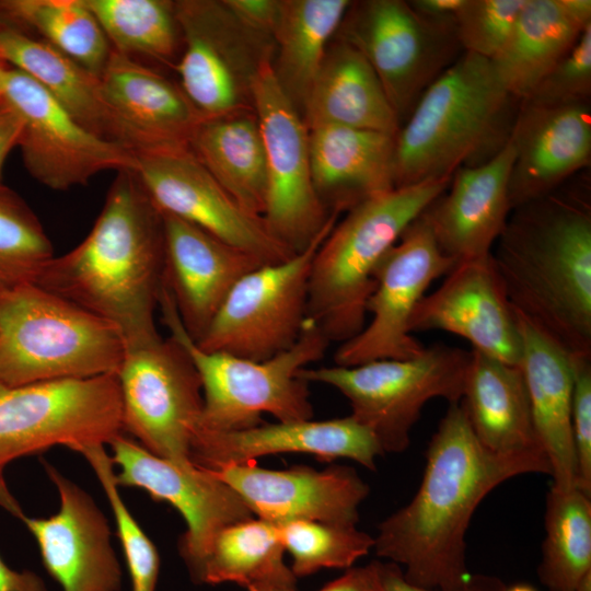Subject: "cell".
Returning a JSON list of instances; mask_svg holds the SVG:
<instances>
[{
  "label": "cell",
  "instance_id": "f907efd6",
  "mask_svg": "<svg viewBox=\"0 0 591 591\" xmlns=\"http://www.w3.org/2000/svg\"><path fill=\"white\" fill-rule=\"evenodd\" d=\"M0 591H47V588L35 572L13 570L0 556Z\"/></svg>",
  "mask_w": 591,
  "mask_h": 591
},
{
  "label": "cell",
  "instance_id": "484cf974",
  "mask_svg": "<svg viewBox=\"0 0 591 591\" xmlns=\"http://www.w3.org/2000/svg\"><path fill=\"white\" fill-rule=\"evenodd\" d=\"M514 146H506L488 162L457 169L447 189L420 215L440 251L455 263L485 257L512 211L509 178Z\"/></svg>",
  "mask_w": 591,
  "mask_h": 591
},
{
  "label": "cell",
  "instance_id": "8992f818",
  "mask_svg": "<svg viewBox=\"0 0 591 591\" xmlns=\"http://www.w3.org/2000/svg\"><path fill=\"white\" fill-rule=\"evenodd\" d=\"M126 354L111 323L39 287L0 289V383L117 373Z\"/></svg>",
  "mask_w": 591,
  "mask_h": 591
},
{
  "label": "cell",
  "instance_id": "db71d44e",
  "mask_svg": "<svg viewBox=\"0 0 591 591\" xmlns=\"http://www.w3.org/2000/svg\"><path fill=\"white\" fill-rule=\"evenodd\" d=\"M0 507L19 519H21L25 514L21 506L19 505V502L10 493L5 484L3 474L1 473H0Z\"/></svg>",
  "mask_w": 591,
  "mask_h": 591
},
{
  "label": "cell",
  "instance_id": "5bb4252c",
  "mask_svg": "<svg viewBox=\"0 0 591 591\" xmlns=\"http://www.w3.org/2000/svg\"><path fill=\"white\" fill-rule=\"evenodd\" d=\"M252 96L267 164L263 219L279 241L299 253L318 235L335 210L331 211L316 193L309 129L278 83L271 62L257 72Z\"/></svg>",
  "mask_w": 591,
  "mask_h": 591
},
{
  "label": "cell",
  "instance_id": "ee69618b",
  "mask_svg": "<svg viewBox=\"0 0 591 591\" xmlns=\"http://www.w3.org/2000/svg\"><path fill=\"white\" fill-rule=\"evenodd\" d=\"M572 367L571 429L577 488L591 497V357L570 356Z\"/></svg>",
  "mask_w": 591,
  "mask_h": 591
},
{
  "label": "cell",
  "instance_id": "8fae6325",
  "mask_svg": "<svg viewBox=\"0 0 591 591\" xmlns=\"http://www.w3.org/2000/svg\"><path fill=\"white\" fill-rule=\"evenodd\" d=\"M182 50L174 70L204 118L254 109L252 86L274 39L244 26L223 0L174 1Z\"/></svg>",
  "mask_w": 591,
  "mask_h": 591
},
{
  "label": "cell",
  "instance_id": "f35d334b",
  "mask_svg": "<svg viewBox=\"0 0 591 591\" xmlns=\"http://www.w3.org/2000/svg\"><path fill=\"white\" fill-rule=\"evenodd\" d=\"M53 257V245L36 215L0 183V289L35 283Z\"/></svg>",
  "mask_w": 591,
  "mask_h": 591
},
{
  "label": "cell",
  "instance_id": "4dcf8cb0",
  "mask_svg": "<svg viewBox=\"0 0 591 591\" xmlns=\"http://www.w3.org/2000/svg\"><path fill=\"white\" fill-rule=\"evenodd\" d=\"M188 147L244 210L263 218L267 164L254 109L202 118Z\"/></svg>",
  "mask_w": 591,
  "mask_h": 591
},
{
  "label": "cell",
  "instance_id": "ac0fdd59",
  "mask_svg": "<svg viewBox=\"0 0 591 591\" xmlns=\"http://www.w3.org/2000/svg\"><path fill=\"white\" fill-rule=\"evenodd\" d=\"M109 445L112 461L119 467L115 473L118 486L140 488L183 515L187 530L181 537L179 553L190 576L222 528L253 518L242 498L209 470L157 456L124 434Z\"/></svg>",
  "mask_w": 591,
  "mask_h": 591
},
{
  "label": "cell",
  "instance_id": "b9f144b4",
  "mask_svg": "<svg viewBox=\"0 0 591 591\" xmlns=\"http://www.w3.org/2000/svg\"><path fill=\"white\" fill-rule=\"evenodd\" d=\"M525 0H466L455 19L464 53L493 59L507 42Z\"/></svg>",
  "mask_w": 591,
  "mask_h": 591
},
{
  "label": "cell",
  "instance_id": "681fc988",
  "mask_svg": "<svg viewBox=\"0 0 591 591\" xmlns=\"http://www.w3.org/2000/svg\"><path fill=\"white\" fill-rule=\"evenodd\" d=\"M466 0H410V8L422 18L442 24H455Z\"/></svg>",
  "mask_w": 591,
  "mask_h": 591
},
{
  "label": "cell",
  "instance_id": "9a60e30c",
  "mask_svg": "<svg viewBox=\"0 0 591 591\" xmlns=\"http://www.w3.org/2000/svg\"><path fill=\"white\" fill-rule=\"evenodd\" d=\"M132 172L161 215L199 227L256 256L265 265L297 253L279 241L264 219L244 210L188 146L136 152Z\"/></svg>",
  "mask_w": 591,
  "mask_h": 591
},
{
  "label": "cell",
  "instance_id": "9f6ffc18",
  "mask_svg": "<svg viewBox=\"0 0 591 591\" xmlns=\"http://www.w3.org/2000/svg\"><path fill=\"white\" fill-rule=\"evenodd\" d=\"M570 591H591V573H588L573 589Z\"/></svg>",
  "mask_w": 591,
  "mask_h": 591
},
{
  "label": "cell",
  "instance_id": "52a82bcc",
  "mask_svg": "<svg viewBox=\"0 0 591 591\" xmlns=\"http://www.w3.org/2000/svg\"><path fill=\"white\" fill-rule=\"evenodd\" d=\"M158 308L170 336L187 351L201 381L204 405L197 432L252 428L262 424L263 414L278 421L313 418L309 383L299 373L321 360L331 341L312 320H305L291 348L270 359L252 361L201 350L183 327L164 283Z\"/></svg>",
  "mask_w": 591,
  "mask_h": 591
},
{
  "label": "cell",
  "instance_id": "680465c9",
  "mask_svg": "<svg viewBox=\"0 0 591 591\" xmlns=\"http://www.w3.org/2000/svg\"><path fill=\"white\" fill-rule=\"evenodd\" d=\"M0 21H1V19H0Z\"/></svg>",
  "mask_w": 591,
  "mask_h": 591
},
{
  "label": "cell",
  "instance_id": "4fadbf2b",
  "mask_svg": "<svg viewBox=\"0 0 591 591\" xmlns=\"http://www.w3.org/2000/svg\"><path fill=\"white\" fill-rule=\"evenodd\" d=\"M123 430L150 453L192 465L204 398L199 374L172 336L127 350L117 372Z\"/></svg>",
  "mask_w": 591,
  "mask_h": 591
},
{
  "label": "cell",
  "instance_id": "60d3db41",
  "mask_svg": "<svg viewBox=\"0 0 591 591\" xmlns=\"http://www.w3.org/2000/svg\"><path fill=\"white\" fill-rule=\"evenodd\" d=\"M74 451L88 461L111 505L132 591H155L160 556L155 545L132 517L120 496L112 457L104 444L83 445Z\"/></svg>",
  "mask_w": 591,
  "mask_h": 591
},
{
  "label": "cell",
  "instance_id": "603a6c76",
  "mask_svg": "<svg viewBox=\"0 0 591 591\" xmlns=\"http://www.w3.org/2000/svg\"><path fill=\"white\" fill-rule=\"evenodd\" d=\"M161 216L163 283L186 333L198 341L236 282L265 264L195 224Z\"/></svg>",
  "mask_w": 591,
  "mask_h": 591
},
{
  "label": "cell",
  "instance_id": "2e32d148",
  "mask_svg": "<svg viewBox=\"0 0 591 591\" xmlns=\"http://www.w3.org/2000/svg\"><path fill=\"white\" fill-rule=\"evenodd\" d=\"M455 264L440 251L424 218L415 219L379 263L375 289L367 303L371 321L340 344L334 354L335 364L354 367L421 354L425 347L408 329L412 314L429 286Z\"/></svg>",
  "mask_w": 591,
  "mask_h": 591
},
{
  "label": "cell",
  "instance_id": "6f0895ef",
  "mask_svg": "<svg viewBox=\"0 0 591 591\" xmlns=\"http://www.w3.org/2000/svg\"><path fill=\"white\" fill-rule=\"evenodd\" d=\"M503 591H536V590L530 584L518 583L511 587H506Z\"/></svg>",
  "mask_w": 591,
  "mask_h": 591
},
{
  "label": "cell",
  "instance_id": "d4e9b609",
  "mask_svg": "<svg viewBox=\"0 0 591 591\" xmlns=\"http://www.w3.org/2000/svg\"><path fill=\"white\" fill-rule=\"evenodd\" d=\"M279 453H306L324 461L351 459L373 471L376 457L384 451L373 433L349 415L323 421L259 424L233 431H198L190 460L196 466L213 471Z\"/></svg>",
  "mask_w": 591,
  "mask_h": 591
},
{
  "label": "cell",
  "instance_id": "f1b7e54d",
  "mask_svg": "<svg viewBox=\"0 0 591 591\" xmlns=\"http://www.w3.org/2000/svg\"><path fill=\"white\" fill-rule=\"evenodd\" d=\"M301 117L312 129L337 125L396 136L401 124L376 73L350 44L334 37Z\"/></svg>",
  "mask_w": 591,
  "mask_h": 591
},
{
  "label": "cell",
  "instance_id": "5b68a950",
  "mask_svg": "<svg viewBox=\"0 0 591 591\" xmlns=\"http://www.w3.org/2000/svg\"><path fill=\"white\" fill-rule=\"evenodd\" d=\"M450 181L393 188L363 200L336 222L312 260L308 301V317L331 343L343 344L363 329L379 263Z\"/></svg>",
  "mask_w": 591,
  "mask_h": 591
},
{
  "label": "cell",
  "instance_id": "7a4b0ae2",
  "mask_svg": "<svg viewBox=\"0 0 591 591\" xmlns=\"http://www.w3.org/2000/svg\"><path fill=\"white\" fill-rule=\"evenodd\" d=\"M163 268L162 216L132 170H121L86 237L35 283L111 323L127 351L162 338L154 314Z\"/></svg>",
  "mask_w": 591,
  "mask_h": 591
},
{
  "label": "cell",
  "instance_id": "8d00e7d4",
  "mask_svg": "<svg viewBox=\"0 0 591 591\" xmlns=\"http://www.w3.org/2000/svg\"><path fill=\"white\" fill-rule=\"evenodd\" d=\"M113 49L143 56L174 69L182 38L174 1L84 0Z\"/></svg>",
  "mask_w": 591,
  "mask_h": 591
},
{
  "label": "cell",
  "instance_id": "7402d4cb",
  "mask_svg": "<svg viewBox=\"0 0 591 591\" xmlns=\"http://www.w3.org/2000/svg\"><path fill=\"white\" fill-rule=\"evenodd\" d=\"M99 80L114 141L134 153L188 146L204 118L179 84L113 48Z\"/></svg>",
  "mask_w": 591,
  "mask_h": 591
},
{
  "label": "cell",
  "instance_id": "ba28073f",
  "mask_svg": "<svg viewBox=\"0 0 591 591\" xmlns=\"http://www.w3.org/2000/svg\"><path fill=\"white\" fill-rule=\"evenodd\" d=\"M471 351L434 344L410 359H381L354 367L304 368L299 376L338 390L351 416L368 428L384 453L405 451L426 403L463 396Z\"/></svg>",
  "mask_w": 591,
  "mask_h": 591
},
{
  "label": "cell",
  "instance_id": "f546056e",
  "mask_svg": "<svg viewBox=\"0 0 591 591\" xmlns=\"http://www.w3.org/2000/svg\"><path fill=\"white\" fill-rule=\"evenodd\" d=\"M460 403L474 434L486 449L505 455H545L536 437L520 366L472 349Z\"/></svg>",
  "mask_w": 591,
  "mask_h": 591
},
{
  "label": "cell",
  "instance_id": "ffe728a7",
  "mask_svg": "<svg viewBox=\"0 0 591 591\" xmlns=\"http://www.w3.org/2000/svg\"><path fill=\"white\" fill-rule=\"evenodd\" d=\"M408 329L449 332L505 363L521 361L518 323L491 254L456 263L442 285L418 302Z\"/></svg>",
  "mask_w": 591,
  "mask_h": 591
},
{
  "label": "cell",
  "instance_id": "1f68e13d",
  "mask_svg": "<svg viewBox=\"0 0 591 591\" xmlns=\"http://www.w3.org/2000/svg\"><path fill=\"white\" fill-rule=\"evenodd\" d=\"M0 56L43 86L83 128L115 142L99 77L46 42L3 20L0 21Z\"/></svg>",
  "mask_w": 591,
  "mask_h": 591
},
{
  "label": "cell",
  "instance_id": "9c48e42d",
  "mask_svg": "<svg viewBox=\"0 0 591 591\" xmlns=\"http://www.w3.org/2000/svg\"><path fill=\"white\" fill-rule=\"evenodd\" d=\"M117 373L10 386L0 383V473L55 445L72 451L123 434Z\"/></svg>",
  "mask_w": 591,
  "mask_h": 591
},
{
  "label": "cell",
  "instance_id": "816d5d0a",
  "mask_svg": "<svg viewBox=\"0 0 591 591\" xmlns=\"http://www.w3.org/2000/svg\"><path fill=\"white\" fill-rule=\"evenodd\" d=\"M297 577L285 563L250 583L247 591H297Z\"/></svg>",
  "mask_w": 591,
  "mask_h": 591
},
{
  "label": "cell",
  "instance_id": "11a10c76",
  "mask_svg": "<svg viewBox=\"0 0 591 591\" xmlns=\"http://www.w3.org/2000/svg\"><path fill=\"white\" fill-rule=\"evenodd\" d=\"M11 66L0 56V99L3 97L8 73Z\"/></svg>",
  "mask_w": 591,
  "mask_h": 591
},
{
  "label": "cell",
  "instance_id": "bcb514c9",
  "mask_svg": "<svg viewBox=\"0 0 591 591\" xmlns=\"http://www.w3.org/2000/svg\"><path fill=\"white\" fill-rule=\"evenodd\" d=\"M381 590L380 591H434L409 583L402 568L392 561L379 560ZM505 583L497 577L472 575L464 588L459 591H503Z\"/></svg>",
  "mask_w": 591,
  "mask_h": 591
},
{
  "label": "cell",
  "instance_id": "44dd1931",
  "mask_svg": "<svg viewBox=\"0 0 591 591\" xmlns=\"http://www.w3.org/2000/svg\"><path fill=\"white\" fill-rule=\"evenodd\" d=\"M210 472L232 488L253 514L276 525L297 520L356 525L359 506L369 495V486L345 465L323 471L301 465L268 470L250 462Z\"/></svg>",
  "mask_w": 591,
  "mask_h": 591
},
{
  "label": "cell",
  "instance_id": "ab89813d",
  "mask_svg": "<svg viewBox=\"0 0 591 591\" xmlns=\"http://www.w3.org/2000/svg\"><path fill=\"white\" fill-rule=\"evenodd\" d=\"M277 526L297 578L324 568L349 569L374 545V538L356 525L297 520Z\"/></svg>",
  "mask_w": 591,
  "mask_h": 591
},
{
  "label": "cell",
  "instance_id": "d6986e66",
  "mask_svg": "<svg viewBox=\"0 0 591 591\" xmlns=\"http://www.w3.org/2000/svg\"><path fill=\"white\" fill-rule=\"evenodd\" d=\"M56 486L60 507L49 518L20 520L35 537L43 565L63 591H119L121 568L111 543V529L92 497L40 460Z\"/></svg>",
  "mask_w": 591,
  "mask_h": 591
},
{
  "label": "cell",
  "instance_id": "cb8c5ba5",
  "mask_svg": "<svg viewBox=\"0 0 591 591\" xmlns=\"http://www.w3.org/2000/svg\"><path fill=\"white\" fill-rule=\"evenodd\" d=\"M510 138L511 209L546 196L590 165V102L538 106L520 102Z\"/></svg>",
  "mask_w": 591,
  "mask_h": 591
},
{
  "label": "cell",
  "instance_id": "e0dca14e",
  "mask_svg": "<svg viewBox=\"0 0 591 591\" xmlns=\"http://www.w3.org/2000/svg\"><path fill=\"white\" fill-rule=\"evenodd\" d=\"M3 97L23 120L18 147L24 165L46 187L67 190L106 170L134 169V152L83 128L22 71L10 68Z\"/></svg>",
  "mask_w": 591,
  "mask_h": 591
},
{
  "label": "cell",
  "instance_id": "f5cc1de1",
  "mask_svg": "<svg viewBox=\"0 0 591 591\" xmlns=\"http://www.w3.org/2000/svg\"><path fill=\"white\" fill-rule=\"evenodd\" d=\"M560 5L568 16L581 27L591 24L590 0H559Z\"/></svg>",
  "mask_w": 591,
  "mask_h": 591
},
{
  "label": "cell",
  "instance_id": "74e56055",
  "mask_svg": "<svg viewBox=\"0 0 591 591\" xmlns=\"http://www.w3.org/2000/svg\"><path fill=\"white\" fill-rule=\"evenodd\" d=\"M278 526L251 518L222 528L192 576L197 583L247 587L283 564Z\"/></svg>",
  "mask_w": 591,
  "mask_h": 591
},
{
  "label": "cell",
  "instance_id": "7dc6e473",
  "mask_svg": "<svg viewBox=\"0 0 591 591\" xmlns=\"http://www.w3.org/2000/svg\"><path fill=\"white\" fill-rule=\"evenodd\" d=\"M381 578L379 560L368 565L351 567L339 578L328 582L317 591H380Z\"/></svg>",
  "mask_w": 591,
  "mask_h": 591
},
{
  "label": "cell",
  "instance_id": "3957f363",
  "mask_svg": "<svg viewBox=\"0 0 591 591\" xmlns=\"http://www.w3.org/2000/svg\"><path fill=\"white\" fill-rule=\"evenodd\" d=\"M564 185L512 209L490 254L512 309L569 356L591 357L590 186Z\"/></svg>",
  "mask_w": 591,
  "mask_h": 591
},
{
  "label": "cell",
  "instance_id": "4316f807",
  "mask_svg": "<svg viewBox=\"0 0 591 591\" xmlns=\"http://www.w3.org/2000/svg\"><path fill=\"white\" fill-rule=\"evenodd\" d=\"M513 312L522 345L519 366L526 385L536 437L549 463L552 486L560 490L577 488L570 356L523 315Z\"/></svg>",
  "mask_w": 591,
  "mask_h": 591
},
{
  "label": "cell",
  "instance_id": "d6a6232c",
  "mask_svg": "<svg viewBox=\"0 0 591 591\" xmlns=\"http://www.w3.org/2000/svg\"><path fill=\"white\" fill-rule=\"evenodd\" d=\"M584 28L559 0H525L507 42L491 59L505 89L520 102L528 99Z\"/></svg>",
  "mask_w": 591,
  "mask_h": 591
},
{
  "label": "cell",
  "instance_id": "e575fe53",
  "mask_svg": "<svg viewBox=\"0 0 591 591\" xmlns=\"http://www.w3.org/2000/svg\"><path fill=\"white\" fill-rule=\"evenodd\" d=\"M0 19L21 31L36 32L96 77L112 51L84 0H0Z\"/></svg>",
  "mask_w": 591,
  "mask_h": 591
},
{
  "label": "cell",
  "instance_id": "277c9868",
  "mask_svg": "<svg viewBox=\"0 0 591 591\" xmlns=\"http://www.w3.org/2000/svg\"><path fill=\"white\" fill-rule=\"evenodd\" d=\"M520 101L490 59L463 53L422 93L395 136L394 187L451 178L508 142Z\"/></svg>",
  "mask_w": 591,
  "mask_h": 591
},
{
  "label": "cell",
  "instance_id": "30bf717a",
  "mask_svg": "<svg viewBox=\"0 0 591 591\" xmlns=\"http://www.w3.org/2000/svg\"><path fill=\"white\" fill-rule=\"evenodd\" d=\"M340 213L335 210L303 251L241 278L196 345L204 351L252 361H264L291 348L308 318L312 260Z\"/></svg>",
  "mask_w": 591,
  "mask_h": 591
},
{
  "label": "cell",
  "instance_id": "f6af8a7d",
  "mask_svg": "<svg viewBox=\"0 0 591 591\" xmlns=\"http://www.w3.org/2000/svg\"><path fill=\"white\" fill-rule=\"evenodd\" d=\"M223 2L244 26L273 38L279 18L280 0H223Z\"/></svg>",
  "mask_w": 591,
  "mask_h": 591
},
{
  "label": "cell",
  "instance_id": "836d02e7",
  "mask_svg": "<svg viewBox=\"0 0 591 591\" xmlns=\"http://www.w3.org/2000/svg\"><path fill=\"white\" fill-rule=\"evenodd\" d=\"M350 3L349 0H280L271 67L300 115Z\"/></svg>",
  "mask_w": 591,
  "mask_h": 591
},
{
  "label": "cell",
  "instance_id": "7bdbcfd3",
  "mask_svg": "<svg viewBox=\"0 0 591 591\" xmlns=\"http://www.w3.org/2000/svg\"><path fill=\"white\" fill-rule=\"evenodd\" d=\"M591 24L580 34L572 48L521 102L538 106H561L590 102Z\"/></svg>",
  "mask_w": 591,
  "mask_h": 591
},
{
  "label": "cell",
  "instance_id": "d590c367",
  "mask_svg": "<svg viewBox=\"0 0 591 591\" xmlns=\"http://www.w3.org/2000/svg\"><path fill=\"white\" fill-rule=\"evenodd\" d=\"M544 526L538 579L548 591H570L591 573V497L552 486Z\"/></svg>",
  "mask_w": 591,
  "mask_h": 591
},
{
  "label": "cell",
  "instance_id": "6da1fadb",
  "mask_svg": "<svg viewBox=\"0 0 591 591\" xmlns=\"http://www.w3.org/2000/svg\"><path fill=\"white\" fill-rule=\"evenodd\" d=\"M426 467L413 499L378 526L373 548L398 565L405 579L434 591H459L471 573L465 535L483 499L506 480L551 474L543 453L505 455L474 434L462 404H450L426 452Z\"/></svg>",
  "mask_w": 591,
  "mask_h": 591
},
{
  "label": "cell",
  "instance_id": "7c38bea8",
  "mask_svg": "<svg viewBox=\"0 0 591 591\" xmlns=\"http://www.w3.org/2000/svg\"><path fill=\"white\" fill-rule=\"evenodd\" d=\"M335 36L370 63L401 126L461 49L455 24L429 21L405 0L351 1Z\"/></svg>",
  "mask_w": 591,
  "mask_h": 591
},
{
  "label": "cell",
  "instance_id": "83f0119b",
  "mask_svg": "<svg viewBox=\"0 0 591 591\" xmlns=\"http://www.w3.org/2000/svg\"><path fill=\"white\" fill-rule=\"evenodd\" d=\"M314 187L331 210H349L394 187L395 137L337 125L309 130Z\"/></svg>",
  "mask_w": 591,
  "mask_h": 591
},
{
  "label": "cell",
  "instance_id": "c3c4849f",
  "mask_svg": "<svg viewBox=\"0 0 591 591\" xmlns=\"http://www.w3.org/2000/svg\"><path fill=\"white\" fill-rule=\"evenodd\" d=\"M23 120L16 109L4 99H0V183L5 160L19 146Z\"/></svg>",
  "mask_w": 591,
  "mask_h": 591
}]
</instances>
